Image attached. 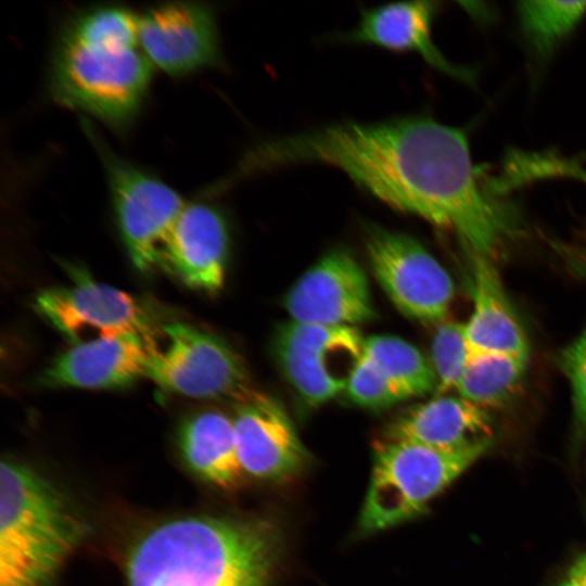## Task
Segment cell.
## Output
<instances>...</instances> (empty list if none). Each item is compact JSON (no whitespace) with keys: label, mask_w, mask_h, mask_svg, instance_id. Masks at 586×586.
<instances>
[{"label":"cell","mask_w":586,"mask_h":586,"mask_svg":"<svg viewBox=\"0 0 586 586\" xmlns=\"http://www.w3.org/2000/svg\"><path fill=\"white\" fill-rule=\"evenodd\" d=\"M303 163L335 167L390 207L453 232L470 257L495 259L518 235L517 208L474 166L466 135L425 115L344 122L254 146L237 176Z\"/></svg>","instance_id":"obj_1"},{"label":"cell","mask_w":586,"mask_h":586,"mask_svg":"<svg viewBox=\"0 0 586 586\" xmlns=\"http://www.w3.org/2000/svg\"><path fill=\"white\" fill-rule=\"evenodd\" d=\"M280 549L279 531L268 521L173 520L136 545L128 586H267Z\"/></svg>","instance_id":"obj_2"},{"label":"cell","mask_w":586,"mask_h":586,"mask_svg":"<svg viewBox=\"0 0 586 586\" xmlns=\"http://www.w3.org/2000/svg\"><path fill=\"white\" fill-rule=\"evenodd\" d=\"M152 64L138 37V16L120 7H97L73 16L56 40L50 68L61 104L122 125L148 91Z\"/></svg>","instance_id":"obj_3"},{"label":"cell","mask_w":586,"mask_h":586,"mask_svg":"<svg viewBox=\"0 0 586 586\" xmlns=\"http://www.w3.org/2000/svg\"><path fill=\"white\" fill-rule=\"evenodd\" d=\"M86 530L41 476L23 463L2 461L0 586H53Z\"/></svg>","instance_id":"obj_4"},{"label":"cell","mask_w":586,"mask_h":586,"mask_svg":"<svg viewBox=\"0 0 586 586\" xmlns=\"http://www.w3.org/2000/svg\"><path fill=\"white\" fill-rule=\"evenodd\" d=\"M492 443V438H486L459 450L408 441L378 443L359 518L360 532L372 534L424 512L429 502L487 451Z\"/></svg>","instance_id":"obj_5"},{"label":"cell","mask_w":586,"mask_h":586,"mask_svg":"<svg viewBox=\"0 0 586 586\" xmlns=\"http://www.w3.org/2000/svg\"><path fill=\"white\" fill-rule=\"evenodd\" d=\"M91 138L105 164L114 213L132 263L142 271L164 265L166 242L186 204L171 187Z\"/></svg>","instance_id":"obj_6"},{"label":"cell","mask_w":586,"mask_h":586,"mask_svg":"<svg viewBox=\"0 0 586 586\" xmlns=\"http://www.w3.org/2000/svg\"><path fill=\"white\" fill-rule=\"evenodd\" d=\"M365 244L377 280L400 313L424 323L444 321L454 283L420 242L371 225L366 228Z\"/></svg>","instance_id":"obj_7"},{"label":"cell","mask_w":586,"mask_h":586,"mask_svg":"<svg viewBox=\"0 0 586 586\" xmlns=\"http://www.w3.org/2000/svg\"><path fill=\"white\" fill-rule=\"evenodd\" d=\"M364 344L355 327L292 320L278 329L273 348L292 387L304 402L317 406L346 390Z\"/></svg>","instance_id":"obj_8"},{"label":"cell","mask_w":586,"mask_h":586,"mask_svg":"<svg viewBox=\"0 0 586 586\" xmlns=\"http://www.w3.org/2000/svg\"><path fill=\"white\" fill-rule=\"evenodd\" d=\"M167 345L151 358L146 377L165 391L193 398L237 399L249 392L242 358L224 340L193 326H165Z\"/></svg>","instance_id":"obj_9"},{"label":"cell","mask_w":586,"mask_h":586,"mask_svg":"<svg viewBox=\"0 0 586 586\" xmlns=\"http://www.w3.org/2000/svg\"><path fill=\"white\" fill-rule=\"evenodd\" d=\"M68 286L42 291L35 301L36 311L74 344L126 334L153 337L148 308L119 289L78 273Z\"/></svg>","instance_id":"obj_10"},{"label":"cell","mask_w":586,"mask_h":586,"mask_svg":"<svg viewBox=\"0 0 586 586\" xmlns=\"http://www.w3.org/2000/svg\"><path fill=\"white\" fill-rule=\"evenodd\" d=\"M284 306L292 320L352 326L374 316L367 276L347 252L331 251L290 288Z\"/></svg>","instance_id":"obj_11"},{"label":"cell","mask_w":586,"mask_h":586,"mask_svg":"<svg viewBox=\"0 0 586 586\" xmlns=\"http://www.w3.org/2000/svg\"><path fill=\"white\" fill-rule=\"evenodd\" d=\"M140 47L152 65L183 75L217 65L219 35L211 9L194 2H169L138 16Z\"/></svg>","instance_id":"obj_12"},{"label":"cell","mask_w":586,"mask_h":586,"mask_svg":"<svg viewBox=\"0 0 586 586\" xmlns=\"http://www.w3.org/2000/svg\"><path fill=\"white\" fill-rule=\"evenodd\" d=\"M238 403L232 422L243 473L269 482L296 475L307 461V451L283 407L253 391Z\"/></svg>","instance_id":"obj_13"},{"label":"cell","mask_w":586,"mask_h":586,"mask_svg":"<svg viewBox=\"0 0 586 586\" xmlns=\"http://www.w3.org/2000/svg\"><path fill=\"white\" fill-rule=\"evenodd\" d=\"M157 351L154 340L137 334L99 337L59 355L40 383L50 387L115 388L145 375Z\"/></svg>","instance_id":"obj_14"},{"label":"cell","mask_w":586,"mask_h":586,"mask_svg":"<svg viewBox=\"0 0 586 586\" xmlns=\"http://www.w3.org/2000/svg\"><path fill=\"white\" fill-rule=\"evenodd\" d=\"M230 237L222 213L211 204H186L164 252V264L189 286L219 290L225 280Z\"/></svg>","instance_id":"obj_15"},{"label":"cell","mask_w":586,"mask_h":586,"mask_svg":"<svg viewBox=\"0 0 586 586\" xmlns=\"http://www.w3.org/2000/svg\"><path fill=\"white\" fill-rule=\"evenodd\" d=\"M435 12L432 1L395 2L366 9L361 11L357 25L337 39L396 52H412L442 73L471 82V72L450 63L436 48L432 39Z\"/></svg>","instance_id":"obj_16"},{"label":"cell","mask_w":586,"mask_h":586,"mask_svg":"<svg viewBox=\"0 0 586 586\" xmlns=\"http://www.w3.org/2000/svg\"><path fill=\"white\" fill-rule=\"evenodd\" d=\"M486 409L463 397L436 396L415 405L386 428L385 440L408 441L442 450H459L492 438Z\"/></svg>","instance_id":"obj_17"},{"label":"cell","mask_w":586,"mask_h":586,"mask_svg":"<svg viewBox=\"0 0 586 586\" xmlns=\"http://www.w3.org/2000/svg\"><path fill=\"white\" fill-rule=\"evenodd\" d=\"M473 309L464 323L471 352L530 356L525 331L506 293L495 260L471 257Z\"/></svg>","instance_id":"obj_18"},{"label":"cell","mask_w":586,"mask_h":586,"mask_svg":"<svg viewBox=\"0 0 586 586\" xmlns=\"http://www.w3.org/2000/svg\"><path fill=\"white\" fill-rule=\"evenodd\" d=\"M179 443L190 468L221 487L235 485L243 476L232 419L220 411H203L182 425Z\"/></svg>","instance_id":"obj_19"},{"label":"cell","mask_w":586,"mask_h":586,"mask_svg":"<svg viewBox=\"0 0 586 586\" xmlns=\"http://www.w3.org/2000/svg\"><path fill=\"white\" fill-rule=\"evenodd\" d=\"M527 364V356L471 352L456 390L483 409L501 407L520 393Z\"/></svg>","instance_id":"obj_20"},{"label":"cell","mask_w":586,"mask_h":586,"mask_svg":"<svg viewBox=\"0 0 586 586\" xmlns=\"http://www.w3.org/2000/svg\"><path fill=\"white\" fill-rule=\"evenodd\" d=\"M364 352L405 399L435 393L433 366L412 344L393 335H372L365 339Z\"/></svg>","instance_id":"obj_21"},{"label":"cell","mask_w":586,"mask_h":586,"mask_svg":"<svg viewBox=\"0 0 586 586\" xmlns=\"http://www.w3.org/2000/svg\"><path fill=\"white\" fill-rule=\"evenodd\" d=\"M517 11L527 42L545 58L586 16V1H522Z\"/></svg>","instance_id":"obj_22"},{"label":"cell","mask_w":586,"mask_h":586,"mask_svg":"<svg viewBox=\"0 0 586 586\" xmlns=\"http://www.w3.org/2000/svg\"><path fill=\"white\" fill-rule=\"evenodd\" d=\"M471 349L466 326L457 321L438 323L432 341V366L436 375V396L456 388L466 369Z\"/></svg>","instance_id":"obj_23"},{"label":"cell","mask_w":586,"mask_h":586,"mask_svg":"<svg viewBox=\"0 0 586 586\" xmlns=\"http://www.w3.org/2000/svg\"><path fill=\"white\" fill-rule=\"evenodd\" d=\"M345 391L355 404L369 409H383L405 400L365 352L353 369Z\"/></svg>","instance_id":"obj_24"},{"label":"cell","mask_w":586,"mask_h":586,"mask_svg":"<svg viewBox=\"0 0 586 586\" xmlns=\"http://www.w3.org/2000/svg\"><path fill=\"white\" fill-rule=\"evenodd\" d=\"M560 365L571 385L575 424L586 431V326L563 349Z\"/></svg>","instance_id":"obj_25"},{"label":"cell","mask_w":586,"mask_h":586,"mask_svg":"<svg viewBox=\"0 0 586 586\" xmlns=\"http://www.w3.org/2000/svg\"><path fill=\"white\" fill-rule=\"evenodd\" d=\"M560 586H586V553L574 562Z\"/></svg>","instance_id":"obj_26"}]
</instances>
